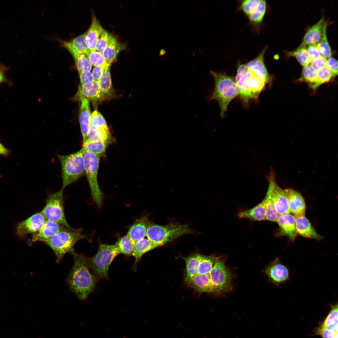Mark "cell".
<instances>
[{"label":"cell","instance_id":"cell-43","mask_svg":"<svg viewBox=\"0 0 338 338\" xmlns=\"http://www.w3.org/2000/svg\"><path fill=\"white\" fill-rule=\"evenodd\" d=\"M113 36L112 34L103 29L97 42L96 50L102 53Z\"/></svg>","mask_w":338,"mask_h":338},{"label":"cell","instance_id":"cell-50","mask_svg":"<svg viewBox=\"0 0 338 338\" xmlns=\"http://www.w3.org/2000/svg\"><path fill=\"white\" fill-rule=\"evenodd\" d=\"M327 66L333 73L335 76L338 74V61L332 57L327 59Z\"/></svg>","mask_w":338,"mask_h":338},{"label":"cell","instance_id":"cell-48","mask_svg":"<svg viewBox=\"0 0 338 338\" xmlns=\"http://www.w3.org/2000/svg\"><path fill=\"white\" fill-rule=\"evenodd\" d=\"M309 55L312 60L322 56L317 44L308 45L306 47Z\"/></svg>","mask_w":338,"mask_h":338},{"label":"cell","instance_id":"cell-39","mask_svg":"<svg viewBox=\"0 0 338 338\" xmlns=\"http://www.w3.org/2000/svg\"><path fill=\"white\" fill-rule=\"evenodd\" d=\"M220 257L214 255L206 256L202 255L198 268V273L202 274L209 273Z\"/></svg>","mask_w":338,"mask_h":338},{"label":"cell","instance_id":"cell-44","mask_svg":"<svg viewBox=\"0 0 338 338\" xmlns=\"http://www.w3.org/2000/svg\"><path fill=\"white\" fill-rule=\"evenodd\" d=\"M260 0H244L242 1L239 9L247 16L257 7Z\"/></svg>","mask_w":338,"mask_h":338},{"label":"cell","instance_id":"cell-32","mask_svg":"<svg viewBox=\"0 0 338 338\" xmlns=\"http://www.w3.org/2000/svg\"><path fill=\"white\" fill-rule=\"evenodd\" d=\"M267 8L265 0H260L257 7L248 16L250 23L257 26L261 23L265 15Z\"/></svg>","mask_w":338,"mask_h":338},{"label":"cell","instance_id":"cell-2","mask_svg":"<svg viewBox=\"0 0 338 338\" xmlns=\"http://www.w3.org/2000/svg\"><path fill=\"white\" fill-rule=\"evenodd\" d=\"M210 73L214 78L215 86L209 99L218 102L220 115L223 118L230 103L239 95L235 78L223 73L211 71Z\"/></svg>","mask_w":338,"mask_h":338},{"label":"cell","instance_id":"cell-54","mask_svg":"<svg viewBox=\"0 0 338 338\" xmlns=\"http://www.w3.org/2000/svg\"><path fill=\"white\" fill-rule=\"evenodd\" d=\"M165 51L164 50V49H161V50L160 51V54L161 55H163L165 54Z\"/></svg>","mask_w":338,"mask_h":338},{"label":"cell","instance_id":"cell-4","mask_svg":"<svg viewBox=\"0 0 338 338\" xmlns=\"http://www.w3.org/2000/svg\"><path fill=\"white\" fill-rule=\"evenodd\" d=\"M193 233L186 224L172 223L161 225L149 222L146 236L150 241L161 246L183 235Z\"/></svg>","mask_w":338,"mask_h":338},{"label":"cell","instance_id":"cell-28","mask_svg":"<svg viewBox=\"0 0 338 338\" xmlns=\"http://www.w3.org/2000/svg\"><path fill=\"white\" fill-rule=\"evenodd\" d=\"M79 92L85 97L91 101L96 107L100 97V91L98 82L93 80L91 83L79 88Z\"/></svg>","mask_w":338,"mask_h":338},{"label":"cell","instance_id":"cell-35","mask_svg":"<svg viewBox=\"0 0 338 338\" xmlns=\"http://www.w3.org/2000/svg\"><path fill=\"white\" fill-rule=\"evenodd\" d=\"M263 200L266 211V220L272 222H277L279 215L275 210L271 197V189L269 187Z\"/></svg>","mask_w":338,"mask_h":338},{"label":"cell","instance_id":"cell-12","mask_svg":"<svg viewBox=\"0 0 338 338\" xmlns=\"http://www.w3.org/2000/svg\"><path fill=\"white\" fill-rule=\"evenodd\" d=\"M46 221L41 212L34 214L18 224L17 233L18 235L22 236L36 233L42 228Z\"/></svg>","mask_w":338,"mask_h":338},{"label":"cell","instance_id":"cell-45","mask_svg":"<svg viewBox=\"0 0 338 338\" xmlns=\"http://www.w3.org/2000/svg\"><path fill=\"white\" fill-rule=\"evenodd\" d=\"M96 127H108L106 122L102 115L97 110L92 114L90 120V126Z\"/></svg>","mask_w":338,"mask_h":338},{"label":"cell","instance_id":"cell-8","mask_svg":"<svg viewBox=\"0 0 338 338\" xmlns=\"http://www.w3.org/2000/svg\"><path fill=\"white\" fill-rule=\"evenodd\" d=\"M83 148L85 173L90 187L92 197L97 206L100 207L102 205L103 199V195L97 180L100 156Z\"/></svg>","mask_w":338,"mask_h":338},{"label":"cell","instance_id":"cell-17","mask_svg":"<svg viewBox=\"0 0 338 338\" xmlns=\"http://www.w3.org/2000/svg\"><path fill=\"white\" fill-rule=\"evenodd\" d=\"M279 227V235H285L292 242L295 240L297 234L295 218L290 213L279 215L277 221Z\"/></svg>","mask_w":338,"mask_h":338},{"label":"cell","instance_id":"cell-23","mask_svg":"<svg viewBox=\"0 0 338 338\" xmlns=\"http://www.w3.org/2000/svg\"><path fill=\"white\" fill-rule=\"evenodd\" d=\"M103 29L96 16L93 15L91 24L85 35L86 44L90 50H96L97 42Z\"/></svg>","mask_w":338,"mask_h":338},{"label":"cell","instance_id":"cell-52","mask_svg":"<svg viewBox=\"0 0 338 338\" xmlns=\"http://www.w3.org/2000/svg\"><path fill=\"white\" fill-rule=\"evenodd\" d=\"M9 151L0 143V154L7 155L9 153Z\"/></svg>","mask_w":338,"mask_h":338},{"label":"cell","instance_id":"cell-9","mask_svg":"<svg viewBox=\"0 0 338 338\" xmlns=\"http://www.w3.org/2000/svg\"><path fill=\"white\" fill-rule=\"evenodd\" d=\"M63 190L61 189L49 195L45 205L41 213L46 220L55 222L69 228L73 229L67 222L65 216Z\"/></svg>","mask_w":338,"mask_h":338},{"label":"cell","instance_id":"cell-42","mask_svg":"<svg viewBox=\"0 0 338 338\" xmlns=\"http://www.w3.org/2000/svg\"><path fill=\"white\" fill-rule=\"evenodd\" d=\"M76 68L79 72L90 71L92 64L88 58L84 54H82L74 59Z\"/></svg>","mask_w":338,"mask_h":338},{"label":"cell","instance_id":"cell-1","mask_svg":"<svg viewBox=\"0 0 338 338\" xmlns=\"http://www.w3.org/2000/svg\"><path fill=\"white\" fill-rule=\"evenodd\" d=\"M71 253L74 264L68 277V284L71 290L79 298L85 300L93 291L96 279L95 274L92 273L89 259L74 251Z\"/></svg>","mask_w":338,"mask_h":338},{"label":"cell","instance_id":"cell-46","mask_svg":"<svg viewBox=\"0 0 338 338\" xmlns=\"http://www.w3.org/2000/svg\"><path fill=\"white\" fill-rule=\"evenodd\" d=\"M316 335H320L322 338H338V332L326 328L319 327L315 333Z\"/></svg>","mask_w":338,"mask_h":338},{"label":"cell","instance_id":"cell-13","mask_svg":"<svg viewBox=\"0 0 338 338\" xmlns=\"http://www.w3.org/2000/svg\"><path fill=\"white\" fill-rule=\"evenodd\" d=\"M69 229L58 223L46 220L42 228L38 232L33 233L32 241L33 242H44L58 233L64 231L75 230Z\"/></svg>","mask_w":338,"mask_h":338},{"label":"cell","instance_id":"cell-11","mask_svg":"<svg viewBox=\"0 0 338 338\" xmlns=\"http://www.w3.org/2000/svg\"><path fill=\"white\" fill-rule=\"evenodd\" d=\"M265 272L270 280L279 285L289 279L290 272L288 268L282 264L279 258H276L266 267Z\"/></svg>","mask_w":338,"mask_h":338},{"label":"cell","instance_id":"cell-51","mask_svg":"<svg viewBox=\"0 0 338 338\" xmlns=\"http://www.w3.org/2000/svg\"><path fill=\"white\" fill-rule=\"evenodd\" d=\"M105 67L96 66L94 67L92 73L93 80L98 82L103 74Z\"/></svg>","mask_w":338,"mask_h":338},{"label":"cell","instance_id":"cell-25","mask_svg":"<svg viewBox=\"0 0 338 338\" xmlns=\"http://www.w3.org/2000/svg\"><path fill=\"white\" fill-rule=\"evenodd\" d=\"M86 32L69 41L63 42V45L71 53L72 56L82 53L85 54L89 50L86 43Z\"/></svg>","mask_w":338,"mask_h":338},{"label":"cell","instance_id":"cell-19","mask_svg":"<svg viewBox=\"0 0 338 338\" xmlns=\"http://www.w3.org/2000/svg\"><path fill=\"white\" fill-rule=\"evenodd\" d=\"M149 221L147 215L142 216L136 219L130 228L126 235L133 243L144 238Z\"/></svg>","mask_w":338,"mask_h":338},{"label":"cell","instance_id":"cell-53","mask_svg":"<svg viewBox=\"0 0 338 338\" xmlns=\"http://www.w3.org/2000/svg\"><path fill=\"white\" fill-rule=\"evenodd\" d=\"M4 70L2 68L0 67V83L5 82L6 80Z\"/></svg>","mask_w":338,"mask_h":338},{"label":"cell","instance_id":"cell-26","mask_svg":"<svg viewBox=\"0 0 338 338\" xmlns=\"http://www.w3.org/2000/svg\"><path fill=\"white\" fill-rule=\"evenodd\" d=\"M125 44L118 42L113 36L102 53L107 64H111L119 53L125 49Z\"/></svg>","mask_w":338,"mask_h":338},{"label":"cell","instance_id":"cell-27","mask_svg":"<svg viewBox=\"0 0 338 338\" xmlns=\"http://www.w3.org/2000/svg\"><path fill=\"white\" fill-rule=\"evenodd\" d=\"M202 255L195 253L184 258L186 269V283L198 273V268Z\"/></svg>","mask_w":338,"mask_h":338},{"label":"cell","instance_id":"cell-30","mask_svg":"<svg viewBox=\"0 0 338 338\" xmlns=\"http://www.w3.org/2000/svg\"><path fill=\"white\" fill-rule=\"evenodd\" d=\"M159 246L148 239L144 238L134 244L132 255L135 257L136 261H137L143 254Z\"/></svg>","mask_w":338,"mask_h":338},{"label":"cell","instance_id":"cell-24","mask_svg":"<svg viewBox=\"0 0 338 338\" xmlns=\"http://www.w3.org/2000/svg\"><path fill=\"white\" fill-rule=\"evenodd\" d=\"M240 218H246L254 221L266 220V211L264 201L249 209L239 212L237 215Z\"/></svg>","mask_w":338,"mask_h":338},{"label":"cell","instance_id":"cell-38","mask_svg":"<svg viewBox=\"0 0 338 338\" xmlns=\"http://www.w3.org/2000/svg\"><path fill=\"white\" fill-rule=\"evenodd\" d=\"M115 245L120 254L127 256L132 255L134 244L126 235L119 238Z\"/></svg>","mask_w":338,"mask_h":338},{"label":"cell","instance_id":"cell-6","mask_svg":"<svg viewBox=\"0 0 338 338\" xmlns=\"http://www.w3.org/2000/svg\"><path fill=\"white\" fill-rule=\"evenodd\" d=\"M85 237L80 230L75 229L59 232L44 243L53 250L56 256L57 262L59 263L66 253L73 252L75 243Z\"/></svg>","mask_w":338,"mask_h":338},{"label":"cell","instance_id":"cell-33","mask_svg":"<svg viewBox=\"0 0 338 338\" xmlns=\"http://www.w3.org/2000/svg\"><path fill=\"white\" fill-rule=\"evenodd\" d=\"M108 144L101 141H86L83 142L82 147L85 150L100 157L105 156Z\"/></svg>","mask_w":338,"mask_h":338},{"label":"cell","instance_id":"cell-5","mask_svg":"<svg viewBox=\"0 0 338 338\" xmlns=\"http://www.w3.org/2000/svg\"><path fill=\"white\" fill-rule=\"evenodd\" d=\"M57 156L61 166L63 189L76 181L85 173L84 151L83 148L78 151L67 155Z\"/></svg>","mask_w":338,"mask_h":338},{"label":"cell","instance_id":"cell-10","mask_svg":"<svg viewBox=\"0 0 338 338\" xmlns=\"http://www.w3.org/2000/svg\"><path fill=\"white\" fill-rule=\"evenodd\" d=\"M269 186L271 189V197L275 210L279 215L290 213L288 199L284 190L278 185L273 169L271 170L267 176Z\"/></svg>","mask_w":338,"mask_h":338},{"label":"cell","instance_id":"cell-14","mask_svg":"<svg viewBox=\"0 0 338 338\" xmlns=\"http://www.w3.org/2000/svg\"><path fill=\"white\" fill-rule=\"evenodd\" d=\"M284 191L288 199L290 213L295 217L305 216L306 205L301 193L292 188H286Z\"/></svg>","mask_w":338,"mask_h":338},{"label":"cell","instance_id":"cell-47","mask_svg":"<svg viewBox=\"0 0 338 338\" xmlns=\"http://www.w3.org/2000/svg\"><path fill=\"white\" fill-rule=\"evenodd\" d=\"M327 59L321 56L315 59L312 60L309 65L316 71H317L326 66Z\"/></svg>","mask_w":338,"mask_h":338},{"label":"cell","instance_id":"cell-7","mask_svg":"<svg viewBox=\"0 0 338 338\" xmlns=\"http://www.w3.org/2000/svg\"><path fill=\"white\" fill-rule=\"evenodd\" d=\"M120 254L115 244H100L96 254L89 259L90 267L99 278L108 279V271L114 259Z\"/></svg>","mask_w":338,"mask_h":338},{"label":"cell","instance_id":"cell-3","mask_svg":"<svg viewBox=\"0 0 338 338\" xmlns=\"http://www.w3.org/2000/svg\"><path fill=\"white\" fill-rule=\"evenodd\" d=\"M239 95L246 103L257 99L266 84L262 79L249 71L246 64L238 66L235 77Z\"/></svg>","mask_w":338,"mask_h":338},{"label":"cell","instance_id":"cell-16","mask_svg":"<svg viewBox=\"0 0 338 338\" xmlns=\"http://www.w3.org/2000/svg\"><path fill=\"white\" fill-rule=\"evenodd\" d=\"M79 100H80L79 121L81 131L83 139V142L85 141L88 136L90 127L91 111L90 100L78 92Z\"/></svg>","mask_w":338,"mask_h":338},{"label":"cell","instance_id":"cell-34","mask_svg":"<svg viewBox=\"0 0 338 338\" xmlns=\"http://www.w3.org/2000/svg\"><path fill=\"white\" fill-rule=\"evenodd\" d=\"M287 55L289 57H294L303 67L309 65L312 61L308 53L306 46L301 45L296 49L288 52Z\"/></svg>","mask_w":338,"mask_h":338},{"label":"cell","instance_id":"cell-37","mask_svg":"<svg viewBox=\"0 0 338 338\" xmlns=\"http://www.w3.org/2000/svg\"><path fill=\"white\" fill-rule=\"evenodd\" d=\"M299 80L308 83L310 87L315 90L316 89L317 80L316 71L309 65L304 67Z\"/></svg>","mask_w":338,"mask_h":338},{"label":"cell","instance_id":"cell-21","mask_svg":"<svg viewBox=\"0 0 338 338\" xmlns=\"http://www.w3.org/2000/svg\"><path fill=\"white\" fill-rule=\"evenodd\" d=\"M186 283L189 286L197 292L214 293L210 273L204 274L198 273Z\"/></svg>","mask_w":338,"mask_h":338},{"label":"cell","instance_id":"cell-15","mask_svg":"<svg viewBox=\"0 0 338 338\" xmlns=\"http://www.w3.org/2000/svg\"><path fill=\"white\" fill-rule=\"evenodd\" d=\"M267 48L265 46L256 57L246 64L249 71L263 80L266 84L270 80V76L264 62V54Z\"/></svg>","mask_w":338,"mask_h":338},{"label":"cell","instance_id":"cell-36","mask_svg":"<svg viewBox=\"0 0 338 338\" xmlns=\"http://www.w3.org/2000/svg\"><path fill=\"white\" fill-rule=\"evenodd\" d=\"M328 22L325 21L321 38L317 44L318 48L322 56L327 59L331 56L332 50L328 42L327 35V28Z\"/></svg>","mask_w":338,"mask_h":338},{"label":"cell","instance_id":"cell-31","mask_svg":"<svg viewBox=\"0 0 338 338\" xmlns=\"http://www.w3.org/2000/svg\"><path fill=\"white\" fill-rule=\"evenodd\" d=\"M338 304L331 305L328 315L319 327L338 332Z\"/></svg>","mask_w":338,"mask_h":338},{"label":"cell","instance_id":"cell-49","mask_svg":"<svg viewBox=\"0 0 338 338\" xmlns=\"http://www.w3.org/2000/svg\"><path fill=\"white\" fill-rule=\"evenodd\" d=\"M79 72L81 86L88 84L93 81L92 73L89 71H82Z\"/></svg>","mask_w":338,"mask_h":338},{"label":"cell","instance_id":"cell-29","mask_svg":"<svg viewBox=\"0 0 338 338\" xmlns=\"http://www.w3.org/2000/svg\"><path fill=\"white\" fill-rule=\"evenodd\" d=\"M111 138V135L108 127H99L90 125L86 141H98L108 143L110 142Z\"/></svg>","mask_w":338,"mask_h":338},{"label":"cell","instance_id":"cell-41","mask_svg":"<svg viewBox=\"0 0 338 338\" xmlns=\"http://www.w3.org/2000/svg\"><path fill=\"white\" fill-rule=\"evenodd\" d=\"M317 83L316 89L321 84L328 82L334 76L332 71L326 66L316 72Z\"/></svg>","mask_w":338,"mask_h":338},{"label":"cell","instance_id":"cell-22","mask_svg":"<svg viewBox=\"0 0 338 338\" xmlns=\"http://www.w3.org/2000/svg\"><path fill=\"white\" fill-rule=\"evenodd\" d=\"M325 20L324 17L306 32L301 45L306 46L317 44L320 41Z\"/></svg>","mask_w":338,"mask_h":338},{"label":"cell","instance_id":"cell-40","mask_svg":"<svg viewBox=\"0 0 338 338\" xmlns=\"http://www.w3.org/2000/svg\"><path fill=\"white\" fill-rule=\"evenodd\" d=\"M85 54L93 66L105 67L109 64H107L103 54L96 50L92 51L89 50Z\"/></svg>","mask_w":338,"mask_h":338},{"label":"cell","instance_id":"cell-18","mask_svg":"<svg viewBox=\"0 0 338 338\" xmlns=\"http://www.w3.org/2000/svg\"><path fill=\"white\" fill-rule=\"evenodd\" d=\"M111 65H107L101 77L98 82L100 91L99 101L100 103L110 99L113 95L114 90L110 71Z\"/></svg>","mask_w":338,"mask_h":338},{"label":"cell","instance_id":"cell-20","mask_svg":"<svg viewBox=\"0 0 338 338\" xmlns=\"http://www.w3.org/2000/svg\"><path fill=\"white\" fill-rule=\"evenodd\" d=\"M295 218L297 234L303 237L320 240L323 237L315 230L309 221L305 216Z\"/></svg>","mask_w":338,"mask_h":338}]
</instances>
